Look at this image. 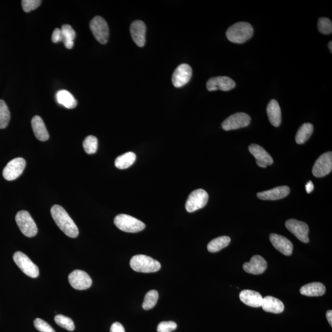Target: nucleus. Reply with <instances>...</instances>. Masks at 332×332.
I'll use <instances>...</instances> for the list:
<instances>
[{"mask_svg":"<svg viewBox=\"0 0 332 332\" xmlns=\"http://www.w3.org/2000/svg\"><path fill=\"white\" fill-rule=\"evenodd\" d=\"M51 213L58 228L67 236L72 238L78 236L79 230L77 226L63 207L59 205H53Z\"/></svg>","mask_w":332,"mask_h":332,"instance_id":"1","label":"nucleus"},{"mask_svg":"<svg viewBox=\"0 0 332 332\" xmlns=\"http://www.w3.org/2000/svg\"><path fill=\"white\" fill-rule=\"evenodd\" d=\"M254 34V28L250 23L239 22L234 23L229 27L226 36L230 42L242 44L251 39Z\"/></svg>","mask_w":332,"mask_h":332,"instance_id":"2","label":"nucleus"},{"mask_svg":"<svg viewBox=\"0 0 332 332\" xmlns=\"http://www.w3.org/2000/svg\"><path fill=\"white\" fill-rule=\"evenodd\" d=\"M131 268L139 273H155L160 269L161 265L158 261L145 255H134L130 261Z\"/></svg>","mask_w":332,"mask_h":332,"instance_id":"3","label":"nucleus"},{"mask_svg":"<svg viewBox=\"0 0 332 332\" xmlns=\"http://www.w3.org/2000/svg\"><path fill=\"white\" fill-rule=\"evenodd\" d=\"M114 223L119 230L127 233H137L145 228V223L126 214L117 215L114 219Z\"/></svg>","mask_w":332,"mask_h":332,"instance_id":"4","label":"nucleus"},{"mask_svg":"<svg viewBox=\"0 0 332 332\" xmlns=\"http://www.w3.org/2000/svg\"><path fill=\"white\" fill-rule=\"evenodd\" d=\"M16 222L20 231L28 237L36 236L38 233V228L36 223L29 214L26 210L19 211L16 216Z\"/></svg>","mask_w":332,"mask_h":332,"instance_id":"5","label":"nucleus"},{"mask_svg":"<svg viewBox=\"0 0 332 332\" xmlns=\"http://www.w3.org/2000/svg\"><path fill=\"white\" fill-rule=\"evenodd\" d=\"M13 260L20 270L29 277L36 278L39 276L38 267L23 252L18 251L14 253Z\"/></svg>","mask_w":332,"mask_h":332,"instance_id":"6","label":"nucleus"},{"mask_svg":"<svg viewBox=\"0 0 332 332\" xmlns=\"http://www.w3.org/2000/svg\"><path fill=\"white\" fill-rule=\"evenodd\" d=\"M90 28L94 36L102 45L108 42L109 28L106 20L101 16H96L91 20Z\"/></svg>","mask_w":332,"mask_h":332,"instance_id":"7","label":"nucleus"},{"mask_svg":"<svg viewBox=\"0 0 332 332\" xmlns=\"http://www.w3.org/2000/svg\"><path fill=\"white\" fill-rule=\"evenodd\" d=\"M208 193L203 189H198L191 193L187 199L185 208L189 213H193L203 208L207 204Z\"/></svg>","mask_w":332,"mask_h":332,"instance_id":"8","label":"nucleus"},{"mask_svg":"<svg viewBox=\"0 0 332 332\" xmlns=\"http://www.w3.org/2000/svg\"><path fill=\"white\" fill-rule=\"evenodd\" d=\"M251 118L245 113L232 114L223 122L222 127L226 131L247 127L251 123Z\"/></svg>","mask_w":332,"mask_h":332,"instance_id":"9","label":"nucleus"},{"mask_svg":"<svg viewBox=\"0 0 332 332\" xmlns=\"http://www.w3.org/2000/svg\"><path fill=\"white\" fill-rule=\"evenodd\" d=\"M332 169V153L328 152L320 156L314 164L313 174L316 177H323L330 174Z\"/></svg>","mask_w":332,"mask_h":332,"instance_id":"10","label":"nucleus"},{"mask_svg":"<svg viewBox=\"0 0 332 332\" xmlns=\"http://www.w3.org/2000/svg\"><path fill=\"white\" fill-rule=\"evenodd\" d=\"M286 227L287 230L297 237V239L301 242L309 243L308 234H309L310 230L306 223L298 221L295 219H290L287 220Z\"/></svg>","mask_w":332,"mask_h":332,"instance_id":"11","label":"nucleus"},{"mask_svg":"<svg viewBox=\"0 0 332 332\" xmlns=\"http://www.w3.org/2000/svg\"><path fill=\"white\" fill-rule=\"evenodd\" d=\"M26 166L24 159L17 158L9 162L5 167L3 175L6 180L11 181L15 180L22 174Z\"/></svg>","mask_w":332,"mask_h":332,"instance_id":"12","label":"nucleus"},{"mask_svg":"<svg viewBox=\"0 0 332 332\" xmlns=\"http://www.w3.org/2000/svg\"><path fill=\"white\" fill-rule=\"evenodd\" d=\"M69 281L73 288L79 290L89 289L93 284V281L87 273L79 269L74 270L70 273Z\"/></svg>","mask_w":332,"mask_h":332,"instance_id":"13","label":"nucleus"},{"mask_svg":"<svg viewBox=\"0 0 332 332\" xmlns=\"http://www.w3.org/2000/svg\"><path fill=\"white\" fill-rule=\"evenodd\" d=\"M192 76V69L189 65L182 64L177 67L172 75V84L175 87L185 86L190 81Z\"/></svg>","mask_w":332,"mask_h":332,"instance_id":"14","label":"nucleus"},{"mask_svg":"<svg viewBox=\"0 0 332 332\" xmlns=\"http://www.w3.org/2000/svg\"><path fill=\"white\" fill-rule=\"evenodd\" d=\"M207 89L209 91L221 90L228 91L233 89L236 86V83L228 76H217L208 79Z\"/></svg>","mask_w":332,"mask_h":332,"instance_id":"15","label":"nucleus"},{"mask_svg":"<svg viewBox=\"0 0 332 332\" xmlns=\"http://www.w3.org/2000/svg\"><path fill=\"white\" fill-rule=\"evenodd\" d=\"M249 150L255 157L258 166L265 168L273 163L271 155L261 146L257 145V144H252L249 146Z\"/></svg>","mask_w":332,"mask_h":332,"instance_id":"16","label":"nucleus"},{"mask_svg":"<svg viewBox=\"0 0 332 332\" xmlns=\"http://www.w3.org/2000/svg\"><path fill=\"white\" fill-rule=\"evenodd\" d=\"M266 268V261L258 255H254L249 262L245 263L243 265V269L246 273L255 275L262 274Z\"/></svg>","mask_w":332,"mask_h":332,"instance_id":"17","label":"nucleus"},{"mask_svg":"<svg viewBox=\"0 0 332 332\" xmlns=\"http://www.w3.org/2000/svg\"><path fill=\"white\" fill-rule=\"evenodd\" d=\"M269 240L275 248L281 253L286 255V256H290L292 255L293 245L290 240L287 239L286 237L277 234H271L269 236Z\"/></svg>","mask_w":332,"mask_h":332,"instance_id":"18","label":"nucleus"},{"mask_svg":"<svg viewBox=\"0 0 332 332\" xmlns=\"http://www.w3.org/2000/svg\"><path fill=\"white\" fill-rule=\"evenodd\" d=\"M290 192L289 187L281 186L265 192L258 193L257 196L261 200L275 201L286 198L289 195Z\"/></svg>","mask_w":332,"mask_h":332,"instance_id":"19","label":"nucleus"},{"mask_svg":"<svg viewBox=\"0 0 332 332\" xmlns=\"http://www.w3.org/2000/svg\"><path fill=\"white\" fill-rule=\"evenodd\" d=\"M146 30L145 23L141 20H136L131 23L130 27L131 37L134 43L139 47H143L145 45Z\"/></svg>","mask_w":332,"mask_h":332,"instance_id":"20","label":"nucleus"},{"mask_svg":"<svg viewBox=\"0 0 332 332\" xmlns=\"http://www.w3.org/2000/svg\"><path fill=\"white\" fill-rule=\"evenodd\" d=\"M240 301L248 306L253 308L261 307L263 299L260 293L251 290H244L240 293Z\"/></svg>","mask_w":332,"mask_h":332,"instance_id":"21","label":"nucleus"},{"mask_svg":"<svg viewBox=\"0 0 332 332\" xmlns=\"http://www.w3.org/2000/svg\"><path fill=\"white\" fill-rule=\"evenodd\" d=\"M32 127L37 139L45 142L48 140L49 135L42 117L35 116L32 119Z\"/></svg>","mask_w":332,"mask_h":332,"instance_id":"22","label":"nucleus"},{"mask_svg":"<svg viewBox=\"0 0 332 332\" xmlns=\"http://www.w3.org/2000/svg\"><path fill=\"white\" fill-rule=\"evenodd\" d=\"M261 307L266 312L275 314L283 313L284 310L283 303L280 299L271 296H267L263 299Z\"/></svg>","mask_w":332,"mask_h":332,"instance_id":"23","label":"nucleus"},{"mask_svg":"<svg viewBox=\"0 0 332 332\" xmlns=\"http://www.w3.org/2000/svg\"><path fill=\"white\" fill-rule=\"evenodd\" d=\"M266 111L270 123L275 127H279L281 124V110L277 101L271 100L267 106Z\"/></svg>","mask_w":332,"mask_h":332,"instance_id":"24","label":"nucleus"},{"mask_svg":"<svg viewBox=\"0 0 332 332\" xmlns=\"http://www.w3.org/2000/svg\"><path fill=\"white\" fill-rule=\"evenodd\" d=\"M326 288L321 283H310L301 287L299 292L303 295L308 296H319L324 295Z\"/></svg>","mask_w":332,"mask_h":332,"instance_id":"25","label":"nucleus"},{"mask_svg":"<svg viewBox=\"0 0 332 332\" xmlns=\"http://www.w3.org/2000/svg\"><path fill=\"white\" fill-rule=\"evenodd\" d=\"M56 99L58 104L69 109H73L77 105V101L71 93L66 90H61L56 94Z\"/></svg>","mask_w":332,"mask_h":332,"instance_id":"26","label":"nucleus"},{"mask_svg":"<svg viewBox=\"0 0 332 332\" xmlns=\"http://www.w3.org/2000/svg\"><path fill=\"white\" fill-rule=\"evenodd\" d=\"M61 33L63 36V42L67 49L73 48L74 46V40L76 37V32L72 26L65 24L62 26Z\"/></svg>","mask_w":332,"mask_h":332,"instance_id":"27","label":"nucleus"},{"mask_svg":"<svg viewBox=\"0 0 332 332\" xmlns=\"http://www.w3.org/2000/svg\"><path fill=\"white\" fill-rule=\"evenodd\" d=\"M313 131L314 127L312 124L305 123L299 128L297 133L296 134V142L299 145L306 142L313 134Z\"/></svg>","mask_w":332,"mask_h":332,"instance_id":"28","label":"nucleus"},{"mask_svg":"<svg viewBox=\"0 0 332 332\" xmlns=\"http://www.w3.org/2000/svg\"><path fill=\"white\" fill-rule=\"evenodd\" d=\"M136 155L133 152H128L119 156L116 159L115 166L119 169H126L132 165L136 161Z\"/></svg>","mask_w":332,"mask_h":332,"instance_id":"29","label":"nucleus"},{"mask_svg":"<svg viewBox=\"0 0 332 332\" xmlns=\"http://www.w3.org/2000/svg\"><path fill=\"white\" fill-rule=\"evenodd\" d=\"M231 242L230 237L227 236H220L216 239L212 240L211 242L208 244L207 249L210 252H219L221 251L222 249L227 248Z\"/></svg>","mask_w":332,"mask_h":332,"instance_id":"30","label":"nucleus"},{"mask_svg":"<svg viewBox=\"0 0 332 332\" xmlns=\"http://www.w3.org/2000/svg\"><path fill=\"white\" fill-rule=\"evenodd\" d=\"M159 298L158 292L157 290L149 291L144 298L142 307L145 310H149L154 308L157 305Z\"/></svg>","mask_w":332,"mask_h":332,"instance_id":"31","label":"nucleus"},{"mask_svg":"<svg viewBox=\"0 0 332 332\" xmlns=\"http://www.w3.org/2000/svg\"><path fill=\"white\" fill-rule=\"evenodd\" d=\"M10 112L4 101L0 100V129L7 127L10 121Z\"/></svg>","mask_w":332,"mask_h":332,"instance_id":"32","label":"nucleus"},{"mask_svg":"<svg viewBox=\"0 0 332 332\" xmlns=\"http://www.w3.org/2000/svg\"><path fill=\"white\" fill-rule=\"evenodd\" d=\"M83 147L87 154H95L98 147V140L95 136H89L84 139Z\"/></svg>","mask_w":332,"mask_h":332,"instance_id":"33","label":"nucleus"},{"mask_svg":"<svg viewBox=\"0 0 332 332\" xmlns=\"http://www.w3.org/2000/svg\"><path fill=\"white\" fill-rule=\"evenodd\" d=\"M54 321L58 325L66 329L67 330H74L75 328L74 322H73L72 319L69 318L68 317L58 314V315L55 316Z\"/></svg>","mask_w":332,"mask_h":332,"instance_id":"34","label":"nucleus"},{"mask_svg":"<svg viewBox=\"0 0 332 332\" xmlns=\"http://www.w3.org/2000/svg\"><path fill=\"white\" fill-rule=\"evenodd\" d=\"M317 28L321 34L324 35L331 34L332 32V23L330 19L326 17H321L317 22Z\"/></svg>","mask_w":332,"mask_h":332,"instance_id":"35","label":"nucleus"},{"mask_svg":"<svg viewBox=\"0 0 332 332\" xmlns=\"http://www.w3.org/2000/svg\"><path fill=\"white\" fill-rule=\"evenodd\" d=\"M34 325L35 328L41 332H55L48 322H46L42 319L37 318L35 319L34 321Z\"/></svg>","mask_w":332,"mask_h":332,"instance_id":"36","label":"nucleus"},{"mask_svg":"<svg viewBox=\"0 0 332 332\" xmlns=\"http://www.w3.org/2000/svg\"><path fill=\"white\" fill-rule=\"evenodd\" d=\"M41 4H42V1L40 0H23L22 1L23 10L26 13L36 10L40 7Z\"/></svg>","mask_w":332,"mask_h":332,"instance_id":"37","label":"nucleus"},{"mask_svg":"<svg viewBox=\"0 0 332 332\" xmlns=\"http://www.w3.org/2000/svg\"><path fill=\"white\" fill-rule=\"evenodd\" d=\"M177 327V324L173 321H164L159 324L157 330L158 332H172Z\"/></svg>","mask_w":332,"mask_h":332,"instance_id":"38","label":"nucleus"},{"mask_svg":"<svg viewBox=\"0 0 332 332\" xmlns=\"http://www.w3.org/2000/svg\"><path fill=\"white\" fill-rule=\"evenodd\" d=\"M52 42L54 43L63 42V36H62L61 30L60 28H55L53 32Z\"/></svg>","mask_w":332,"mask_h":332,"instance_id":"39","label":"nucleus"},{"mask_svg":"<svg viewBox=\"0 0 332 332\" xmlns=\"http://www.w3.org/2000/svg\"><path fill=\"white\" fill-rule=\"evenodd\" d=\"M110 332H125V329L121 323L114 322L111 326Z\"/></svg>","mask_w":332,"mask_h":332,"instance_id":"40","label":"nucleus"},{"mask_svg":"<svg viewBox=\"0 0 332 332\" xmlns=\"http://www.w3.org/2000/svg\"><path fill=\"white\" fill-rule=\"evenodd\" d=\"M306 190L308 193H310L313 192L314 190V185L312 182H308L306 185Z\"/></svg>","mask_w":332,"mask_h":332,"instance_id":"41","label":"nucleus"},{"mask_svg":"<svg viewBox=\"0 0 332 332\" xmlns=\"http://www.w3.org/2000/svg\"><path fill=\"white\" fill-rule=\"evenodd\" d=\"M326 317H327V321L331 327L332 326V311L331 310H328L327 311V313H326Z\"/></svg>","mask_w":332,"mask_h":332,"instance_id":"42","label":"nucleus"},{"mask_svg":"<svg viewBox=\"0 0 332 332\" xmlns=\"http://www.w3.org/2000/svg\"><path fill=\"white\" fill-rule=\"evenodd\" d=\"M328 46V49H330V53H332V43H331V42H329Z\"/></svg>","mask_w":332,"mask_h":332,"instance_id":"43","label":"nucleus"}]
</instances>
